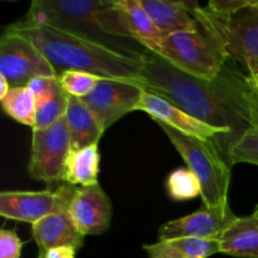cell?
Returning <instances> with one entry per match:
<instances>
[{
    "instance_id": "6da1fadb",
    "label": "cell",
    "mask_w": 258,
    "mask_h": 258,
    "mask_svg": "<svg viewBox=\"0 0 258 258\" xmlns=\"http://www.w3.org/2000/svg\"><path fill=\"white\" fill-rule=\"evenodd\" d=\"M141 85L199 121L227 134L233 145L251 123L242 117L213 81L201 80L146 50L140 54Z\"/></svg>"
},
{
    "instance_id": "7a4b0ae2",
    "label": "cell",
    "mask_w": 258,
    "mask_h": 258,
    "mask_svg": "<svg viewBox=\"0 0 258 258\" xmlns=\"http://www.w3.org/2000/svg\"><path fill=\"white\" fill-rule=\"evenodd\" d=\"M7 30L32 42L53 66L57 76L66 71H82L102 78L141 85L140 54H125L87 34L24 19L9 25Z\"/></svg>"
},
{
    "instance_id": "3957f363",
    "label": "cell",
    "mask_w": 258,
    "mask_h": 258,
    "mask_svg": "<svg viewBox=\"0 0 258 258\" xmlns=\"http://www.w3.org/2000/svg\"><path fill=\"white\" fill-rule=\"evenodd\" d=\"M24 20L77 32L90 28L105 34L130 38L116 0H38L33 2Z\"/></svg>"
},
{
    "instance_id": "277c9868",
    "label": "cell",
    "mask_w": 258,
    "mask_h": 258,
    "mask_svg": "<svg viewBox=\"0 0 258 258\" xmlns=\"http://www.w3.org/2000/svg\"><path fill=\"white\" fill-rule=\"evenodd\" d=\"M185 4L227 60L243 64L247 59H258V0H248L246 9L234 15L216 14L197 2Z\"/></svg>"
},
{
    "instance_id": "5b68a950",
    "label": "cell",
    "mask_w": 258,
    "mask_h": 258,
    "mask_svg": "<svg viewBox=\"0 0 258 258\" xmlns=\"http://www.w3.org/2000/svg\"><path fill=\"white\" fill-rule=\"evenodd\" d=\"M178 150L190 171L196 174L202 185V201L208 208L228 204L231 166L222 159L212 141H204L155 121Z\"/></svg>"
},
{
    "instance_id": "8992f818",
    "label": "cell",
    "mask_w": 258,
    "mask_h": 258,
    "mask_svg": "<svg viewBox=\"0 0 258 258\" xmlns=\"http://www.w3.org/2000/svg\"><path fill=\"white\" fill-rule=\"evenodd\" d=\"M149 52L183 72L206 81H213L228 62L201 28L164 35Z\"/></svg>"
},
{
    "instance_id": "52a82bcc",
    "label": "cell",
    "mask_w": 258,
    "mask_h": 258,
    "mask_svg": "<svg viewBox=\"0 0 258 258\" xmlns=\"http://www.w3.org/2000/svg\"><path fill=\"white\" fill-rule=\"evenodd\" d=\"M72 151L66 117L42 130H33L29 175L47 186L63 181L66 161Z\"/></svg>"
},
{
    "instance_id": "ba28073f",
    "label": "cell",
    "mask_w": 258,
    "mask_h": 258,
    "mask_svg": "<svg viewBox=\"0 0 258 258\" xmlns=\"http://www.w3.org/2000/svg\"><path fill=\"white\" fill-rule=\"evenodd\" d=\"M0 75L7 78L10 87L28 86L37 77H58L32 42L7 29L0 38Z\"/></svg>"
},
{
    "instance_id": "9c48e42d",
    "label": "cell",
    "mask_w": 258,
    "mask_h": 258,
    "mask_svg": "<svg viewBox=\"0 0 258 258\" xmlns=\"http://www.w3.org/2000/svg\"><path fill=\"white\" fill-rule=\"evenodd\" d=\"M138 111H144L155 121H160V122L180 131L181 134L204 141H212L221 154L222 159L229 165L231 145H229L227 134L223 130H219L203 121H199L198 118L193 117L185 111L180 110L169 101L164 100L163 97L148 90L144 91L143 96H141Z\"/></svg>"
},
{
    "instance_id": "30bf717a",
    "label": "cell",
    "mask_w": 258,
    "mask_h": 258,
    "mask_svg": "<svg viewBox=\"0 0 258 258\" xmlns=\"http://www.w3.org/2000/svg\"><path fill=\"white\" fill-rule=\"evenodd\" d=\"M75 190L64 183L55 191H2L0 214L7 219L34 224L50 214L70 209Z\"/></svg>"
},
{
    "instance_id": "8fae6325",
    "label": "cell",
    "mask_w": 258,
    "mask_h": 258,
    "mask_svg": "<svg viewBox=\"0 0 258 258\" xmlns=\"http://www.w3.org/2000/svg\"><path fill=\"white\" fill-rule=\"evenodd\" d=\"M145 88L135 82L102 78L97 87L81 98L96 116L103 130L127 113L138 111Z\"/></svg>"
},
{
    "instance_id": "7c38bea8",
    "label": "cell",
    "mask_w": 258,
    "mask_h": 258,
    "mask_svg": "<svg viewBox=\"0 0 258 258\" xmlns=\"http://www.w3.org/2000/svg\"><path fill=\"white\" fill-rule=\"evenodd\" d=\"M238 217L232 212L229 204L208 208L203 206L199 211L181 217L179 219L166 222L159 228V241L174 238H219L222 233Z\"/></svg>"
},
{
    "instance_id": "4fadbf2b",
    "label": "cell",
    "mask_w": 258,
    "mask_h": 258,
    "mask_svg": "<svg viewBox=\"0 0 258 258\" xmlns=\"http://www.w3.org/2000/svg\"><path fill=\"white\" fill-rule=\"evenodd\" d=\"M68 211L83 236H101L110 228L112 203L100 184L76 188Z\"/></svg>"
},
{
    "instance_id": "5bb4252c",
    "label": "cell",
    "mask_w": 258,
    "mask_h": 258,
    "mask_svg": "<svg viewBox=\"0 0 258 258\" xmlns=\"http://www.w3.org/2000/svg\"><path fill=\"white\" fill-rule=\"evenodd\" d=\"M32 236L39 248V256L57 247H72L80 249L85 237L76 226L70 211L57 212L32 224Z\"/></svg>"
},
{
    "instance_id": "9a60e30c",
    "label": "cell",
    "mask_w": 258,
    "mask_h": 258,
    "mask_svg": "<svg viewBox=\"0 0 258 258\" xmlns=\"http://www.w3.org/2000/svg\"><path fill=\"white\" fill-rule=\"evenodd\" d=\"M224 97L251 126L258 127V92L248 85L246 75L226 66L213 80Z\"/></svg>"
},
{
    "instance_id": "2e32d148",
    "label": "cell",
    "mask_w": 258,
    "mask_h": 258,
    "mask_svg": "<svg viewBox=\"0 0 258 258\" xmlns=\"http://www.w3.org/2000/svg\"><path fill=\"white\" fill-rule=\"evenodd\" d=\"M159 32L164 35L176 32L198 30L199 24L189 12L185 2L140 0Z\"/></svg>"
},
{
    "instance_id": "e0dca14e",
    "label": "cell",
    "mask_w": 258,
    "mask_h": 258,
    "mask_svg": "<svg viewBox=\"0 0 258 258\" xmlns=\"http://www.w3.org/2000/svg\"><path fill=\"white\" fill-rule=\"evenodd\" d=\"M64 117L70 131L72 151L98 145L105 130L81 98L70 96Z\"/></svg>"
},
{
    "instance_id": "ac0fdd59",
    "label": "cell",
    "mask_w": 258,
    "mask_h": 258,
    "mask_svg": "<svg viewBox=\"0 0 258 258\" xmlns=\"http://www.w3.org/2000/svg\"><path fill=\"white\" fill-rule=\"evenodd\" d=\"M219 251L227 256L258 258V218L238 217L219 236Z\"/></svg>"
},
{
    "instance_id": "d6986e66",
    "label": "cell",
    "mask_w": 258,
    "mask_h": 258,
    "mask_svg": "<svg viewBox=\"0 0 258 258\" xmlns=\"http://www.w3.org/2000/svg\"><path fill=\"white\" fill-rule=\"evenodd\" d=\"M148 258H209L219 251L217 238H174L144 244Z\"/></svg>"
},
{
    "instance_id": "ffe728a7",
    "label": "cell",
    "mask_w": 258,
    "mask_h": 258,
    "mask_svg": "<svg viewBox=\"0 0 258 258\" xmlns=\"http://www.w3.org/2000/svg\"><path fill=\"white\" fill-rule=\"evenodd\" d=\"M116 5L130 38L138 40L148 50L153 49L163 34L155 27L140 0H116Z\"/></svg>"
},
{
    "instance_id": "44dd1931",
    "label": "cell",
    "mask_w": 258,
    "mask_h": 258,
    "mask_svg": "<svg viewBox=\"0 0 258 258\" xmlns=\"http://www.w3.org/2000/svg\"><path fill=\"white\" fill-rule=\"evenodd\" d=\"M100 151L98 145L87 146L71 151L64 166L63 181L75 186H90L98 184Z\"/></svg>"
},
{
    "instance_id": "7402d4cb",
    "label": "cell",
    "mask_w": 258,
    "mask_h": 258,
    "mask_svg": "<svg viewBox=\"0 0 258 258\" xmlns=\"http://www.w3.org/2000/svg\"><path fill=\"white\" fill-rule=\"evenodd\" d=\"M0 101L3 110L8 116L14 118L17 122L34 127L37 103L32 90L28 86L10 87L8 95Z\"/></svg>"
},
{
    "instance_id": "603a6c76",
    "label": "cell",
    "mask_w": 258,
    "mask_h": 258,
    "mask_svg": "<svg viewBox=\"0 0 258 258\" xmlns=\"http://www.w3.org/2000/svg\"><path fill=\"white\" fill-rule=\"evenodd\" d=\"M166 190L175 202H185L202 196V185L196 174L189 169L179 168L166 179Z\"/></svg>"
},
{
    "instance_id": "cb8c5ba5",
    "label": "cell",
    "mask_w": 258,
    "mask_h": 258,
    "mask_svg": "<svg viewBox=\"0 0 258 258\" xmlns=\"http://www.w3.org/2000/svg\"><path fill=\"white\" fill-rule=\"evenodd\" d=\"M70 95L63 90L62 85L55 90L54 95L42 105L37 106L35 123L33 130H42L52 126L66 115Z\"/></svg>"
},
{
    "instance_id": "d4e9b609",
    "label": "cell",
    "mask_w": 258,
    "mask_h": 258,
    "mask_svg": "<svg viewBox=\"0 0 258 258\" xmlns=\"http://www.w3.org/2000/svg\"><path fill=\"white\" fill-rule=\"evenodd\" d=\"M63 90L70 96L83 98L93 92L102 77L82 71H66L58 76Z\"/></svg>"
},
{
    "instance_id": "484cf974",
    "label": "cell",
    "mask_w": 258,
    "mask_h": 258,
    "mask_svg": "<svg viewBox=\"0 0 258 258\" xmlns=\"http://www.w3.org/2000/svg\"><path fill=\"white\" fill-rule=\"evenodd\" d=\"M258 165V127L251 126L229 149V165Z\"/></svg>"
},
{
    "instance_id": "4316f807",
    "label": "cell",
    "mask_w": 258,
    "mask_h": 258,
    "mask_svg": "<svg viewBox=\"0 0 258 258\" xmlns=\"http://www.w3.org/2000/svg\"><path fill=\"white\" fill-rule=\"evenodd\" d=\"M59 85L60 82L58 77H37L30 81L28 87L32 90L33 95H34L37 106H39L47 102L54 95L55 90L59 87Z\"/></svg>"
},
{
    "instance_id": "83f0119b",
    "label": "cell",
    "mask_w": 258,
    "mask_h": 258,
    "mask_svg": "<svg viewBox=\"0 0 258 258\" xmlns=\"http://www.w3.org/2000/svg\"><path fill=\"white\" fill-rule=\"evenodd\" d=\"M23 242L14 231H0V258H20Z\"/></svg>"
},
{
    "instance_id": "f1b7e54d",
    "label": "cell",
    "mask_w": 258,
    "mask_h": 258,
    "mask_svg": "<svg viewBox=\"0 0 258 258\" xmlns=\"http://www.w3.org/2000/svg\"><path fill=\"white\" fill-rule=\"evenodd\" d=\"M246 67V80L248 85L258 92V59H247L243 63Z\"/></svg>"
},
{
    "instance_id": "f546056e",
    "label": "cell",
    "mask_w": 258,
    "mask_h": 258,
    "mask_svg": "<svg viewBox=\"0 0 258 258\" xmlns=\"http://www.w3.org/2000/svg\"><path fill=\"white\" fill-rule=\"evenodd\" d=\"M76 252L77 249L72 247H57L52 248L44 254V258H76Z\"/></svg>"
},
{
    "instance_id": "4dcf8cb0",
    "label": "cell",
    "mask_w": 258,
    "mask_h": 258,
    "mask_svg": "<svg viewBox=\"0 0 258 258\" xmlns=\"http://www.w3.org/2000/svg\"><path fill=\"white\" fill-rule=\"evenodd\" d=\"M0 85H2V88H0V100H2V98H4L5 96L8 95V92H9L10 90L9 82H8L7 78L2 75H0Z\"/></svg>"
},
{
    "instance_id": "1f68e13d",
    "label": "cell",
    "mask_w": 258,
    "mask_h": 258,
    "mask_svg": "<svg viewBox=\"0 0 258 258\" xmlns=\"http://www.w3.org/2000/svg\"><path fill=\"white\" fill-rule=\"evenodd\" d=\"M252 216H254V217H256V218H258V204H257L256 207H254L253 213H252Z\"/></svg>"
},
{
    "instance_id": "d6a6232c",
    "label": "cell",
    "mask_w": 258,
    "mask_h": 258,
    "mask_svg": "<svg viewBox=\"0 0 258 258\" xmlns=\"http://www.w3.org/2000/svg\"><path fill=\"white\" fill-rule=\"evenodd\" d=\"M38 258H44V257H42V256H38Z\"/></svg>"
}]
</instances>
